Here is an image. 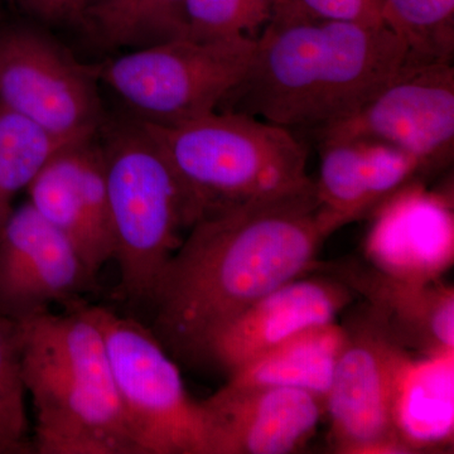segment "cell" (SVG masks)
Segmentation results:
<instances>
[{
    "instance_id": "cell-4",
    "label": "cell",
    "mask_w": 454,
    "mask_h": 454,
    "mask_svg": "<svg viewBox=\"0 0 454 454\" xmlns=\"http://www.w3.org/2000/svg\"><path fill=\"white\" fill-rule=\"evenodd\" d=\"M138 121L175 169L200 219L312 179L306 145L292 130L255 116L217 110L178 124Z\"/></svg>"
},
{
    "instance_id": "cell-23",
    "label": "cell",
    "mask_w": 454,
    "mask_h": 454,
    "mask_svg": "<svg viewBox=\"0 0 454 454\" xmlns=\"http://www.w3.org/2000/svg\"><path fill=\"white\" fill-rule=\"evenodd\" d=\"M22 376V327L0 317V454H35Z\"/></svg>"
},
{
    "instance_id": "cell-11",
    "label": "cell",
    "mask_w": 454,
    "mask_h": 454,
    "mask_svg": "<svg viewBox=\"0 0 454 454\" xmlns=\"http://www.w3.org/2000/svg\"><path fill=\"white\" fill-rule=\"evenodd\" d=\"M82 256L29 201L0 229V317L25 321L68 304L95 288Z\"/></svg>"
},
{
    "instance_id": "cell-5",
    "label": "cell",
    "mask_w": 454,
    "mask_h": 454,
    "mask_svg": "<svg viewBox=\"0 0 454 454\" xmlns=\"http://www.w3.org/2000/svg\"><path fill=\"white\" fill-rule=\"evenodd\" d=\"M107 197L119 269L118 294L149 304L184 230L199 221L195 205L154 139L133 121L100 128Z\"/></svg>"
},
{
    "instance_id": "cell-1",
    "label": "cell",
    "mask_w": 454,
    "mask_h": 454,
    "mask_svg": "<svg viewBox=\"0 0 454 454\" xmlns=\"http://www.w3.org/2000/svg\"><path fill=\"white\" fill-rule=\"evenodd\" d=\"M315 181L207 215L164 267L149 306L168 354L201 360L211 334L283 284L315 270L330 238Z\"/></svg>"
},
{
    "instance_id": "cell-25",
    "label": "cell",
    "mask_w": 454,
    "mask_h": 454,
    "mask_svg": "<svg viewBox=\"0 0 454 454\" xmlns=\"http://www.w3.org/2000/svg\"><path fill=\"white\" fill-rule=\"evenodd\" d=\"M304 11L322 20L360 25H384L381 18L384 0H297Z\"/></svg>"
},
{
    "instance_id": "cell-15",
    "label": "cell",
    "mask_w": 454,
    "mask_h": 454,
    "mask_svg": "<svg viewBox=\"0 0 454 454\" xmlns=\"http://www.w3.org/2000/svg\"><path fill=\"white\" fill-rule=\"evenodd\" d=\"M201 403L212 454L300 452L325 413L324 399L292 387L226 384Z\"/></svg>"
},
{
    "instance_id": "cell-3",
    "label": "cell",
    "mask_w": 454,
    "mask_h": 454,
    "mask_svg": "<svg viewBox=\"0 0 454 454\" xmlns=\"http://www.w3.org/2000/svg\"><path fill=\"white\" fill-rule=\"evenodd\" d=\"M22 376L35 406V454H143L89 304L20 321Z\"/></svg>"
},
{
    "instance_id": "cell-26",
    "label": "cell",
    "mask_w": 454,
    "mask_h": 454,
    "mask_svg": "<svg viewBox=\"0 0 454 454\" xmlns=\"http://www.w3.org/2000/svg\"><path fill=\"white\" fill-rule=\"evenodd\" d=\"M74 2L76 0H31L29 9L44 20H74Z\"/></svg>"
},
{
    "instance_id": "cell-27",
    "label": "cell",
    "mask_w": 454,
    "mask_h": 454,
    "mask_svg": "<svg viewBox=\"0 0 454 454\" xmlns=\"http://www.w3.org/2000/svg\"><path fill=\"white\" fill-rule=\"evenodd\" d=\"M101 2H104V0H76L74 2V20H82L83 13L88 9L94 7V5Z\"/></svg>"
},
{
    "instance_id": "cell-9",
    "label": "cell",
    "mask_w": 454,
    "mask_h": 454,
    "mask_svg": "<svg viewBox=\"0 0 454 454\" xmlns=\"http://www.w3.org/2000/svg\"><path fill=\"white\" fill-rule=\"evenodd\" d=\"M97 66L74 61L43 33L0 29V101L70 143L95 136L104 124Z\"/></svg>"
},
{
    "instance_id": "cell-21",
    "label": "cell",
    "mask_w": 454,
    "mask_h": 454,
    "mask_svg": "<svg viewBox=\"0 0 454 454\" xmlns=\"http://www.w3.org/2000/svg\"><path fill=\"white\" fill-rule=\"evenodd\" d=\"M66 145L0 101V229L18 193Z\"/></svg>"
},
{
    "instance_id": "cell-8",
    "label": "cell",
    "mask_w": 454,
    "mask_h": 454,
    "mask_svg": "<svg viewBox=\"0 0 454 454\" xmlns=\"http://www.w3.org/2000/svg\"><path fill=\"white\" fill-rule=\"evenodd\" d=\"M343 327L345 345L325 397L334 450L408 453L394 423V402L397 382L413 355L391 339L367 307Z\"/></svg>"
},
{
    "instance_id": "cell-16",
    "label": "cell",
    "mask_w": 454,
    "mask_h": 454,
    "mask_svg": "<svg viewBox=\"0 0 454 454\" xmlns=\"http://www.w3.org/2000/svg\"><path fill=\"white\" fill-rule=\"evenodd\" d=\"M315 181L319 219L328 234L372 214L424 172L422 163L395 146L372 139L321 142Z\"/></svg>"
},
{
    "instance_id": "cell-7",
    "label": "cell",
    "mask_w": 454,
    "mask_h": 454,
    "mask_svg": "<svg viewBox=\"0 0 454 454\" xmlns=\"http://www.w3.org/2000/svg\"><path fill=\"white\" fill-rule=\"evenodd\" d=\"M104 339L128 422L143 454H212L201 402L152 330L106 307L90 306Z\"/></svg>"
},
{
    "instance_id": "cell-14",
    "label": "cell",
    "mask_w": 454,
    "mask_h": 454,
    "mask_svg": "<svg viewBox=\"0 0 454 454\" xmlns=\"http://www.w3.org/2000/svg\"><path fill=\"white\" fill-rule=\"evenodd\" d=\"M365 239L372 267L411 283H433L452 268V197L413 181L381 203Z\"/></svg>"
},
{
    "instance_id": "cell-10",
    "label": "cell",
    "mask_w": 454,
    "mask_h": 454,
    "mask_svg": "<svg viewBox=\"0 0 454 454\" xmlns=\"http://www.w3.org/2000/svg\"><path fill=\"white\" fill-rule=\"evenodd\" d=\"M313 133L319 143L378 140L413 155L424 170L447 166L454 148L452 62H405L360 109Z\"/></svg>"
},
{
    "instance_id": "cell-28",
    "label": "cell",
    "mask_w": 454,
    "mask_h": 454,
    "mask_svg": "<svg viewBox=\"0 0 454 454\" xmlns=\"http://www.w3.org/2000/svg\"><path fill=\"white\" fill-rule=\"evenodd\" d=\"M9 2L18 3V4L25 5V7L28 8L31 0H9Z\"/></svg>"
},
{
    "instance_id": "cell-13",
    "label": "cell",
    "mask_w": 454,
    "mask_h": 454,
    "mask_svg": "<svg viewBox=\"0 0 454 454\" xmlns=\"http://www.w3.org/2000/svg\"><path fill=\"white\" fill-rule=\"evenodd\" d=\"M355 297L334 277L297 278L262 295L211 334L201 360L229 375L295 334L331 324Z\"/></svg>"
},
{
    "instance_id": "cell-18",
    "label": "cell",
    "mask_w": 454,
    "mask_h": 454,
    "mask_svg": "<svg viewBox=\"0 0 454 454\" xmlns=\"http://www.w3.org/2000/svg\"><path fill=\"white\" fill-rule=\"evenodd\" d=\"M394 423L408 453L453 443L454 354L411 356L397 382Z\"/></svg>"
},
{
    "instance_id": "cell-6",
    "label": "cell",
    "mask_w": 454,
    "mask_h": 454,
    "mask_svg": "<svg viewBox=\"0 0 454 454\" xmlns=\"http://www.w3.org/2000/svg\"><path fill=\"white\" fill-rule=\"evenodd\" d=\"M249 37L177 38L97 66L98 79L157 124H178L217 112L243 82L255 53Z\"/></svg>"
},
{
    "instance_id": "cell-17",
    "label": "cell",
    "mask_w": 454,
    "mask_h": 454,
    "mask_svg": "<svg viewBox=\"0 0 454 454\" xmlns=\"http://www.w3.org/2000/svg\"><path fill=\"white\" fill-rule=\"evenodd\" d=\"M366 298L367 309L400 346L419 356L454 354V291L437 280L411 283L370 264L345 262L317 264ZM315 269V270H316Z\"/></svg>"
},
{
    "instance_id": "cell-2",
    "label": "cell",
    "mask_w": 454,
    "mask_h": 454,
    "mask_svg": "<svg viewBox=\"0 0 454 454\" xmlns=\"http://www.w3.org/2000/svg\"><path fill=\"white\" fill-rule=\"evenodd\" d=\"M405 62L404 43L387 26L322 20L283 0L256 38L243 82L221 106L315 131L360 109Z\"/></svg>"
},
{
    "instance_id": "cell-12",
    "label": "cell",
    "mask_w": 454,
    "mask_h": 454,
    "mask_svg": "<svg viewBox=\"0 0 454 454\" xmlns=\"http://www.w3.org/2000/svg\"><path fill=\"white\" fill-rule=\"evenodd\" d=\"M98 133L59 149L27 187L29 203L68 239L94 278L114 256L106 160Z\"/></svg>"
},
{
    "instance_id": "cell-22",
    "label": "cell",
    "mask_w": 454,
    "mask_h": 454,
    "mask_svg": "<svg viewBox=\"0 0 454 454\" xmlns=\"http://www.w3.org/2000/svg\"><path fill=\"white\" fill-rule=\"evenodd\" d=\"M381 18L404 43L406 62H452L454 0H384Z\"/></svg>"
},
{
    "instance_id": "cell-20",
    "label": "cell",
    "mask_w": 454,
    "mask_h": 454,
    "mask_svg": "<svg viewBox=\"0 0 454 454\" xmlns=\"http://www.w3.org/2000/svg\"><path fill=\"white\" fill-rule=\"evenodd\" d=\"M186 0H104L83 13L100 42L110 47H142L184 38Z\"/></svg>"
},
{
    "instance_id": "cell-24",
    "label": "cell",
    "mask_w": 454,
    "mask_h": 454,
    "mask_svg": "<svg viewBox=\"0 0 454 454\" xmlns=\"http://www.w3.org/2000/svg\"><path fill=\"white\" fill-rule=\"evenodd\" d=\"M283 0H186L184 38L195 41L259 37Z\"/></svg>"
},
{
    "instance_id": "cell-19",
    "label": "cell",
    "mask_w": 454,
    "mask_h": 454,
    "mask_svg": "<svg viewBox=\"0 0 454 454\" xmlns=\"http://www.w3.org/2000/svg\"><path fill=\"white\" fill-rule=\"evenodd\" d=\"M346 340L343 325L331 322L284 340L230 375L234 387H280L309 391L325 400Z\"/></svg>"
}]
</instances>
